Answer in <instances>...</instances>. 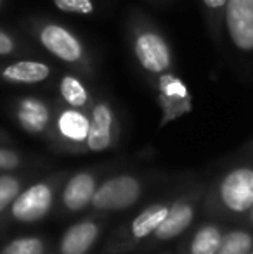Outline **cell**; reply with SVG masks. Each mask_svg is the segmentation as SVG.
Instances as JSON below:
<instances>
[{
	"mask_svg": "<svg viewBox=\"0 0 253 254\" xmlns=\"http://www.w3.org/2000/svg\"><path fill=\"white\" fill-rule=\"evenodd\" d=\"M206 207L217 218L245 220L253 207V156L226 168L210 189Z\"/></svg>",
	"mask_w": 253,
	"mask_h": 254,
	"instance_id": "1",
	"label": "cell"
},
{
	"mask_svg": "<svg viewBox=\"0 0 253 254\" xmlns=\"http://www.w3.org/2000/svg\"><path fill=\"white\" fill-rule=\"evenodd\" d=\"M130 44L139 66L151 76L172 71L173 54L162 31L146 21H137L132 26Z\"/></svg>",
	"mask_w": 253,
	"mask_h": 254,
	"instance_id": "2",
	"label": "cell"
},
{
	"mask_svg": "<svg viewBox=\"0 0 253 254\" xmlns=\"http://www.w3.org/2000/svg\"><path fill=\"white\" fill-rule=\"evenodd\" d=\"M35 38L56 59L71 66H87L88 56L85 45L70 28L54 21H40L35 24Z\"/></svg>",
	"mask_w": 253,
	"mask_h": 254,
	"instance_id": "3",
	"label": "cell"
},
{
	"mask_svg": "<svg viewBox=\"0 0 253 254\" xmlns=\"http://www.w3.org/2000/svg\"><path fill=\"white\" fill-rule=\"evenodd\" d=\"M142 194V184L134 175H116L97 187L90 206L95 211H123L132 207Z\"/></svg>",
	"mask_w": 253,
	"mask_h": 254,
	"instance_id": "4",
	"label": "cell"
},
{
	"mask_svg": "<svg viewBox=\"0 0 253 254\" xmlns=\"http://www.w3.org/2000/svg\"><path fill=\"white\" fill-rule=\"evenodd\" d=\"M56 185L52 182H38L19 192L9 206L10 220L17 223H37L44 220L54 207Z\"/></svg>",
	"mask_w": 253,
	"mask_h": 254,
	"instance_id": "5",
	"label": "cell"
},
{
	"mask_svg": "<svg viewBox=\"0 0 253 254\" xmlns=\"http://www.w3.org/2000/svg\"><path fill=\"white\" fill-rule=\"evenodd\" d=\"M156 95L162 109L160 127L179 120L192 111V97L187 85L172 71H167L156 76Z\"/></svg>",
	"mask_w": 253,
	"mask_h": 254,
	"instance_id": "6",
	"label": "cell"
},
{
	"mask_svg": "<svg viewBox=\"0 0 253 254\" xmlns=\"http://www.w3.org/2000/svg\"><path fill=\"white\" fill-rule=\"evenodd\" d=\"M224 30L238 52L253 54V0H227Z\"/></svg>",
	"mask_w": 253,
	"mask_h": 254,
	"instance_id": "7",
	"label": "cell"
},
{
	"mask_svg": "<svg viewBox=\"0 0 253 254\" xmlns=\"http://www.w3.org/2000/svg\"><path fill=\"white\" fill-rule=\"evenodd\" d=\"M90 130L85 149L88 152L109 151L118 138V120L108 101H97L90 106Z\"/></svg>",
	"mask_w": 253,
	"mask_h": 254,
	"instance_id": "8",
	"label": "cell"
},
{
	"mask_svg": "<svg viewBox=\"0 0 253 254\" xmlns=\"http://www.w3.org/2000/svg\"><path fill=\"white\" fill-rule=\"evenodd\" d=\"M90 130V113L77 107H63L54 120V135L68 149H82Z\"/></svg>",
	"mask_w": 253,
	"mask_h": 254,
	"instance_id": "9",
	"label": "cell"
},
{
	"mask_svg": "<svg viewBox=\"0 0 253 254\" xmlns=\"http://www.w3.org/2000/svg\"><path fill=\"white\" fill-rule=\"evenodd\" d=\"M199 201H201V192L196 190L194 194L191 192L170 204L169 214L160 225L158 230L155 232L156 241H172V239L182 235L194 221Z\"/></svg>",
	"mask_w": 253,
	"mask_h": 254,
	"instance_id": "10",
	"label": "cell"
},
{
	"mask_svg": "<svg viewBox=\"0 0 253 254\" xmlns=\"http://www.w3.org/2000/svg\"><path fill=\"white\" fill-rule=\"evenodd\" d=\"M14 118L17 125L30 135H42L51 128L52 111L49 104L40 97L26 95L14 106Z\"/></svg>",
	"mask_w": 253,
	"mask_h": 254,
	"instance_id": "11",
	"label": "cell"
},
{
	"mask_svg": "<svg viewBox=\"0 0 253 254\" xmlns=\"http://www.w3.org/2000/svg\"><path fill=\"white\" fill-rule=\"evenodd\" d=\"M97 175L92 171H78L64 184L61 202L70 213H80L90 206L94 194L97 190Z\"/></svg>",
	"mask_w": 253,
	"mask_h": 254,
	"instance_id": "12",
	"label": "cell"
},
{
	"mask_svg": "<svg viewBox=\"0 0 253 254\" xmlns=\"http://www.w3.org/2000/svg\"><path fill=\"white\" fill-rule=\"evenodd\" d=\"M169 209H170V204L163 202V201L155 202V204H151V206L144 207V209L130 221V225H128V228L125 232L128 241L125 244L135 246L137 242L155 235V232L158 230L160 225L163 223V220H165L167 214H169Z\"/></svg>",
	"mask_w": 253,
	"mask_h": 254,
	"instance_id": "13",
	"label": "cell"
},
{
	"mask_svg": "<svg viewBox=\"0 0 253 254\" xmlns=\"http://www.w3.org/2000/svg\"><path fill=\"white\" fill-rule=\"evenodd\" d=\"M101 234V225L94 220H84L71 225L59 242V254H87L94 248Z\"/></svg>",
	"mask_w": 253,
	"mask_h": 254,
	"instance_id": "14",
	"label": "cell"
},
{
	"mask_svg": "<svg viewBox=\"0 0 253 254\" xmlns=\"http://www.w3.org/2000/svg\"><path fill=\"white\" fill-rule=\"evenodd\" d=\"M52 74V67L44 61L23 59L0 67V78L12 85H35L45 81Z\"/></svg>",
	"mask_w": 253,
	"mask_h": 254,
	"instance_id": "15",
	"label": "cell"
},
{
	"mask_svg": "<svg viewBox=\"0 0 253 254\" xmlns=\"http://www.w3.org/2000/svg\"><path fill=\"white\" fill-rule=\"evenodd\" d=\"M224 234L226 228L219 223L208 221L199 225L187 244V254H217L222 244Z\"/></svg>",
	"mask_w": 253,
	"mask_h": 254,
	"instance_id": "16",
	"label": "cell"
},
{
	"mask_svg": "<svg viewBox=\"0 0 253 254\" xmlns=\"http://www.w3.org/2000/svg\"><path fill=\"white\" fill-rule=\"evenodd\" d=\"M59 95H61L63 102L70 107H77V109H87L92 106L90 94H88L85 83L75 74H63L59 80Z\"/></svg>",
	"mask_w": 253,
	"mask_h": 254,
	"instance_id": "17",
	"label": "cell"
},
{
	"mask_svg": "<svg viewBox=\"0 0 253 254\" xmlns=\"http://www.w3.org/2000/svg\"><path fill=\"white\" fill-rule=\"evenodd\" d=\"M253 251V228L248 225L233 227L224 234L217 254H248Z\"/></svg>",
	"mask_w": 253,
	"mask_h": 254,
	"instance_id": "18",
	"label": "cell"
},
{
	"mask_svg": "<svg viewBox=\"0 0 253 254\" xmlns=\"http://www.w3.org/2000/svg\"><path fill=\"white\" fill-rule=\"evenodd\" d=\"M0 254H45V241L35 235L17 237L7 242L0 249Z\"/></svg>",
	"mask_w": 253,
	"mask_h": 254,
	"instance_id": "19",
	"label": "cell"
},
{
	"mask_svg": "<svg viewBox=\"0 0 253 254\" xmlns=\"http://www.w3.org/2000/svg\"><path fill=\"white\" fill-rule=\"evenodd\" d=\"M21 192V180L14 175H0V213L7 209Z\"/></svg>",
	"mask_w": 253,
	"mask_h": 254,
	"instance_id": "20",
	"label": "cell"
},
{
	"mask_svg": "<svg viewBox=\"0 0 253 254\" xmlns=\"http://www.w3.org/2000/svg\"><path fill=\"white\" fill-rule=\"evenodd\" d=\"M201 3L208 17L210 28L219 33L220 26L224 24V10H226L227 0H201Z\"/></svg>",
	"mask_w": 253,
	"mask_h": 254,
	"instance_id": "21",
	"label": "cell"
},
{
	"mask_svg": "<svg viewBox=\"0 0 253 254\" xmlns=\"http://www.w3.org/2000/svg\"><path fill=\"white\" fill-rule=\"evenodd\" d=\"M56 7L63 12L78 14V16H90L95 12L94 0H52Z\"/></svg>",
	"mask_w": 253,
	"mask_h": 254,
	"instance_id": "22",
	"label": "cell"
},
{
	"mask_svg": "<svg viewBox=\"0 0 253 254\" xmlns=\"http://www.w3.org/2000/svg\"><path fill=\"white\" fill-rule=\"evenodd\" d=\"M21 164V156L16 151L0 147V171H12Z\"/></svg>",
	"mask_w": 253,
	"mask_h": 254,
	"instance_id": "23",
	"label": "cell"
},
{
	"mask_svg": "<svg viewBox=\"0 0 253 254\" xmlns=\"http://www.w3.org/2000/svg\"><path fill=\"white\" fill-rule=\"evenodd\" d=\"M16 51H17V40L9 33V31L0 28V56L2 57L12 56Z\"/></svg>",
	"mask_w": 253,
	"mask_h": 254,
	"instance_id": "24",
	"label": "cell"
},
{
	"mask_svg": "<svg viewBox=\"0 0 253 254\" xmlns=\"http://www.w3.org/2000/svg\"><path fill=\"white\" fill-rule=\"evenodd\" d=\"M245 225H248V227H252L253 228V207H252V209L250 211H248V214H247V216H245Z\"/></svg>",
	"mask_w": 253,
	"mask_h": 254,
	"instance_id": "25",
	"label": "cell"
},
{
	"mask_svg": "<svg viewBox=\"0 0 253 254\" xmlns=\"http://www.w3.org/2000/svg\"><path fill=\"white\" fill-rule=\"evenodd\" d=\"M3 5V0H0V7H2Z\"/></svg>",
	"mask_w": 253,
	"mask_h": 254,
	"instance_id": "26",
	"label": "cell"
},
{
	"mask_svg": "<svg viewBox=\"0 0 253 254\" xmlns=\"http://www.w3.org/2000/svg\"><path fill=\"white\" fill-rule=\"evenodd\" d=\"M248 254H253V251H252V253H248Z\"/></svg>",
	"mask_w": 253,
	"mask_h": 254,
	"instance_id": "27",
	"label": "cell"
}]
</instances>
